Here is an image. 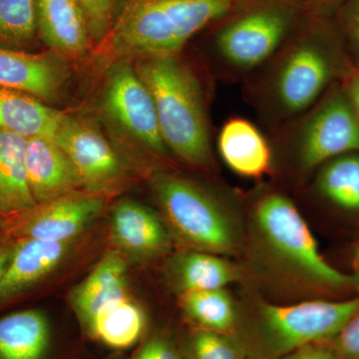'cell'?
Here are the masks:
<instances>
[{"instance_id":"cell-1","label":"cell","mask_w":359,"mask_h":359,"mask_svg":"<svg viewBox=\"0 0 359 359\" xmlns=\"http://www.w3.org/2000/svg\"><path fill=\"white\" fill-rule=\"evenodd\" d=\"M269 0H128L104 39L123 57L178 55L194 35Z\"/></svg>"},{"instance_id":"cell-2","label":"cell","mask_w":359,"mask_h":359,"mask_svg":"<svg viewBox=\"0 0 359 359\" xmlns=\"http://www.w3.org/2000/svg\"><path fill=\"white\" fill-rule=\"evenodd\" d=\"M337 45L321 32L299 35L283 45L252 87L255 102L276 128L311 109L341 77L347 65Z\"/></svg>"},{"instance_id":"cell-3","label":"cell","mask_w":359,"mask_h":359,"mask_svg":"<svg viewBox=\"0 0 359 359\" xmlns=\"http://www.w3.org/2000/svg\"><path fill=\"white\" fill-rule=\"evenodd\" d=\"M136 72L154 100L170 152L195 167L212 163L211 134L197 75L179 55L138 59Z\"/></svg>"},{"instance_id":"cell-4","label":"cell","mask_w":359,"mask_h":359,"mask_svg":"<svg viewBox=\"0 0 359 359\" xmlns=\"http://www.w3.org/2000/svg\"><path fill=\"white\" fill-rule=\"evenodd\" d=\"M156 198L170 226L189 245L211 254H229L238 233L231 212L216 197L178 175L156 174Z\"/></svg>"},{"instance_id":"cell-5","label":"cell","mask_w":359,"mask_h":359,"mask_svg":"<svg viewBox=\"0 0 359 359\" xmlns=\"http://www.w3.org/2000/svg\"><path fill=\"white\" fill-rule=\"evenodd\" d=\"M294 15L290 0H269L231 18L214 42L223 74L248 76L268 65L287 43Z\"/></svg>"},{"instance_id":"cell-6","label":"cell","mask_w":359,"mask_h":359,"mask_svg":"<svg viewBox=\"0 0 359 359\" xmlns=\"http://www.w3.org/2000/svg\"><path fill=\"white\" fill-rule=\"evenodd\" d=\"M255 219L271 252L302 278L335 289L358 283V276L340 273L321 257L308 224L289 198L264 194L255 207Z\"/></svg>"},{"instance_id":"cell-7","label":"cell","mask_w":359,"mask_h":359,"mask_svg":"<svg viewBox=\"0 0 359 359\" xmlns=\"http://www.w3.org/2000/svg\"><path fill=\"white\" fill-rule=\"evenodd\" d=\"M278 129L302 172L359 153V122L340 84L332 85L311 109Z\"/></svg>"},{"instance_id":"cell-8","label":"cell","mask_w":359,"mask_h":359,"mask_svg":"<svg viewBox=\"0 0 359 359\" xmlns=\"http://www.w3.org/2000/svg\"><path fill=\"white\" fill-rule=\"evenodd\" d=\"M359 313V297L344 302L311 301L294 306L263 304L259 308V344L271 358L332 339Z\"/></svg>"},{"instance_id":"cell-9","label":"cell","mask_w":359,"mask_h":359,"mask_svg":"<svg viewBox=\"0 0 359 359\" xmlns=\"http://www.w3.org/2000/svg\"><path fill=\"white\" fill-rule=\"evenodd\" d=\"M103 208L104 199L100 194L76 191L6 219L1 233L13 241L34 238L68 243L79 235Z\"/></svg>"},{"instance_id":"cell-10","label":"cell","mask_w":359,"mask_h":359,"mask_svg":"<svg viewBox=\"0 0 359 359\" xmlns=\"http://www.w3.org/2000/svg\"><path fill=\"white\" fill-rule=\"evenodd\" d=\"M103 102L108 115L142 145L159 155L169 152L161 135L153 97L128 63L111 68Z\"/></svg>"},{"instance_id":"cell-11","label":"cell","mask_w":359,"mask_h":359,"mask_svg":"<svg viewBox=\"0 0 359 359\" xmlns=\"http://www.w3.org/2000/svg\"><path fill=\"white\" fill-rule=\"evenodd\" d=\"M89 192L99 194L122 178L123 165L114 149L95 127L67 117L55 138Z\"/></svg>"},{"instance_id":"cell-12","label":"cell","mask_w":359,"mask_h":359,"mask_svg":"<svg viewBox=\"0 0 359 359\" xmlns=\"http://www.w3.org/2000/svg\"><path fill=\"white\" fill-rule=\"evenodd\" d=\"M66 78L65 65L54 56L0 45L1 88L25 92L47 102L60 95Z\"/></svg>"},{"instance_id":"cell-13","label":"cell","mask_w":359,"mask_h":359,"mask_svg":"<svg viewBox=\"0 0 359 359\" xmlns=\"http://www.w3.org/2000/svg\"><path fill=\"white\" fill-rule=\"evenodd\" d=\"M25 165L28 185L36 205L51 202L83 187L74 165L50 139L26 140Z\"/></svg>"},{"instance_id":"cell-14","label":"cell","mask_w":359,"mask_h":359,"mask_svg":"<svg viewBox=\"0 0 359 359\" xmlns=\"http://www.w3.org/2000/svg\"><path fill=\"white\" fill-rule=\"evenodd\" d=\"M37 32L65 58L83 56L91 45L88 23L79 0H36Z\"/></svg>"},{"instance_id":"cell-15","label":"cell","mask_w":359,"mask_h":359,"mask_svg":"<svg viewBox=\"0 0 359 359\" xmlns=\"http://www.w3.org/2000/svg\"><path fill=\"white\" fill-rule=\"evenodd\" d=\"M111 233L120 249L140 259L159 256L170 248L166 226L152 210L135 201L123 200L115 205Z\"/></svg>"},{"instance_id":"cell-16","label":"cell","mask_w":359,"mask_h":359,"mask_svg":"<svg viewBox=\"0 0 359 359\" xmlns=\"http://www.w3.org/2000/svg\"><path fill=\"white\" fill-rule=\"evenodd\" d=\"M68 243L25 238L14 249L0 282V304L13 299L49 275L65 259Z\"/></svg>"},{"instance_id":"cell-17","label":"cell","mask_w":359,"mask_h":359,"mask_svg":"<svg viewBox=\"0 0 359 359\" xmlns=\"http://www.w3.org/2000/svg\"><path fill=\"white\" fill-rule=\"evenodd\" d=\"M219 155L231 171L247 178H259L273 167V150L256 125L244 118H231L218 137Z\"/></svg>"},{"instance_id":"cell-18","label":"cell","mask_w":359,"mask_h":359,"mask_svg":"<svg viewBox=\"0 0 359 359\" xmlns=\"http://www.w3.org/2000/svg\"><path fill=\"white\" fill-rule=\"evenodd\" d=\"M66 118L37 97L0 87V131L54 140Z\"/></svg>"},{"instance_id":"cell-19","label":"cell","mask_w":359,"mask_h":359,"mask_svg":"<svg viewBox=\"0 0 359 359\" xmlns=\"http://www.w3.org/2000/svg\"><path fill=\"white\" fill-rule=\"evenodd\" d=\"M126 262L117 252L106 255L71 295L78 318L88 327L108 304L127 297Z\"/></svg>"},{"instance_id":"cell-20","label":"cell","mask_w":359,"mask_h":359,"mask_svg":"<svg viewBox=\"0 0 359 359\" xmlns=\"http://www.w3.org/2000/svg\"><path fill=\"white\" fill-rule=\"evenodd\" d=\"M27 139L0 131V219L6 221L36 207L26 174Z\"/></svg>"},{"instance_id":"cell-21","label":"cell","mask_w":359,"mask_h":359,"mask_svg":"<svg viewBox=\"0 0 359 359\" xmlns=\"http://www.w3.org/2000/svg\"><path fill=\"white\" fill-rule=\"evenodd\" d=\"M50 339L48 320L39 311L0 318V359H42Z\"/></svg>"},{"instance_id":"cell-22","label":"cell","mask_w":359,"mask_h":359,"mask_svg":"<svg viewBox=\"0 0 359 359\" xmlns=\"http://www.w3.org/2000/svg\"><path fill=\"white\" fill-rule=\"evenodd\" d=\"M172 273L182 292L224 289L237 280V269L211 252L194 250L180 255L173 263Z\"/></svg>"},{"instance_id":"cell-23","label":"cell","mask_w":359,"mask_h":359,"mask_svg":"<svg viewBox=\"0 0 359 359\" xmlns=\"http://www.w3.org/2000/svg\"><path fill=\"white\" fill-rule=\"evenodd\" d=\"M144 327L143 311L127 295L105 306L87 330L106 346L123 349L138 341Z\"/></svg>"},{"instance_id":"cell-24","label":"cell","mask_w":359,"mask_h":359,"mask_svg":"<svg viewBox=\"0 0 359 359\" xmlns=\"http://www.w3.org/2000/svg\"><path fill=\"white\" fill-rule=\"evenodd\" d=\"M316 188L340 209L359 212V153L339 156L323 164Z\"/></svg>"},{"instance_id":"cell-25","label":"cell","mask_w":359,"mask_h":359,"mask_svg":"<svg viewBox=\"0 0 359 359\" xmlns=\"http://www.w3.org/2000/svg\"><path fill=\"white\" fill-rule=\"evenodd\" d=\"M184 311L202 330L226 334L235 325L236 311L230 294L224 289L182 292Z\"/></svg>"},{"instance_id":"cell-26","label":"cell","mask_w":359,"mask_h":359,"mask_svg":"<svg viewBox=\"0 0 359 359\" xmlns=\"http://www.w3.org/2000/svg\"><path fill=\"white\" fill-rule=\"evenodd\" d=\"M36 33V0H0V45L20 49Z\"/></svg>"},{"instance_id":"cell-27","label":"cell","mask_w":359,"mask_h":359,"mask_svg":"<svg viewBox=\"0 0 359 359\" xmlns=\"http://www.w3.org/2000/svg\"><path fill=\"white\" fill-rule=\"evenodd\" d=\"M192 359H241L237 346L224 334L202 330L193 335Z\"/></svg>"},{"instance_id":"cell-28","label":"cell","mask_w":359,"mask_h":359,"mask_svg":"<svg viewBox=\"0 0 359 359\" xmlns=\"http://www.w3.org/2000/svg\"><path fill=\"white\" fill-rule=\"evenodd\" d=\"M79 2L86 16L91 39H104L114 22L118 0H79Z\"/></svg>"},{"instance_id":"cell-29","label":"cell","mask_w":359,"mask_h":359,"mask_svg":"<svg viewBox=\"0 0 359 359\" xmlns=\"http://www.w3.org/2000/svg\"><path fill=\"white\" fill-rule=\"evenodd\" d=\"M335 353L339 359H359V313L335 337Z\"/></svg>"},{"instance_id":"cell-30","label":"cell","mask_w":359,"mask_h":359,"mask_svg":"<svg viewBox=\"0 0 359 359\" xmlns=\"http://www.w3.org/2000/svg\"><path fill=\"white\" fill-rule=\"evenodd\" d=\"M342 25L359 61V0H347L342 9Z\"/></svg>"},{"instance_id":"cell-31","label":"cell","mask_w":359,"mask_h":359,"mask_svg":"<svg viewBox=\"0 0 359 359\" xmlns=\"http://www.w3.org/2000/svg\"><path fill=\"white\" fill-rule=\"evenodd\" d=\"M136 359H182L173 344L163 337L149 339Z\"/></svg>"},{"instance_id":"cell-32","label":"cell","mask_w":359,"mask_h":359,"mask_svg":"<svg viewBox=\"0 0 359 359\" xmlns=\"http://www.w3.org/2000/svg\"><path fill=\"white\" fill-rule=\"evenodd\" d=\"M340 78V87L359 122V66L347 65Z\"/></svg>"},{"instance_id":"cell-33","label":"cell","mask_w":359,"mask_h":359,"mask_svg":"<svg viewBox=\"0 0 359 359\" xmlns=\"http://www.w3.org/2000/svg\"><path fill=\"white\" fill-rule=\"evenodd\" d=\"M280 359H339L337 353L327 347L318 344H309L295 349L294 351L283 356Z\"/></svg>"},{"instance_id":"cell-34","label":"cell","mask_w":359,"mask_h":359,"mask_svg":"<svg viewBox=\"0 0 359 359\" xmlns=\"http://www.w3.org/2000/svg\"><path fill=\"white\" fill-rule=\"evenodd\" d=\"M13 249L14 241L7 237L0 231V282H1L2 276L6 273L7 264L9 263L11 255H13Z\"/></svg>"},{"instance_id":"cell-35","label":"cell","mask_w":359,"mask_h":359,"mask_svg":"<svg viewBox=\"0 0 359 359\" xmlns=\"http://www.w3.org/2000/svg\"><path fill=\"white\" fill-rule=\"evenodd\" d=\"M320 1L323 2V4H334V2H337L339 0H320Z\"/></svg>"},{"instance_id":"cell-36","label":"cell","mask_w":359,"mask_h":359,"mask_svg":"<svg viewBox=\"0 0 359 359\" xmlns=\"http://www.w3.org/2000/svg\"><path fill=\"white\" fill-rule=\"evenodd\" d=\"M356 261H358V264L359 266V247H358V252H356Z\"/></svg>"},{"instance_id":"cell-37","label":"cell","mask_w":359,"mask_h":359,"mask_svg":"<svg viewBox=\"0 0 359 359\" xmlns=\"http://www.w3.org/2000/svg\"><path fill=\"white\" fill-rule=\"evenodd\" d=\"M4 219H0V231H1L2 226H4Z\"/></svg>"}]
</instances>
